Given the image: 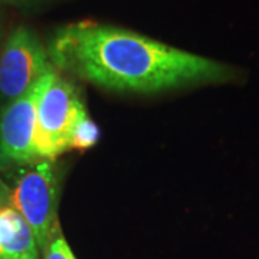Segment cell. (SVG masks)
Instances as JSON below:
<instances>
[{
    "mask_svg": "<svg viewBox=\"0 0 259 259\" xmlns=\"http://www.w3.org/2000/svg\"><path fill=\"white\" fill-rule=\"evenodd\" d=\"M47 49L59 72L112 91L160 93L238 82L242 75L233 65L93 20L58 28Z\"/></svg>",
    "mask_w": 259,
    "mask_h": 259,
    "instance_id": "6da1fadb",
    "label": "cell"
},
{
    "mask_svg": "<svg viewBox=\"0 0 259 259\" xmlns=\"http://www.w3.org/2000/svg\"><path fill=\"white\" fill-rule=\"evenodd\" d=\"M78 87L55 69L36 107L35 160H55L69 150L75 127L87 117Z\"/></svg>",
    "mask_w": 259,
    "mask_h": 259,
    "instance_id": "7a4b0ae2",
    "label": "cell"
},
{
    "mask_svg": "<svg viewBox=\"0 0 259 259\" xmlns=\"http://www.w3.org/2000/svg\"><path fill=\"white\" fill-rule=\"evenodd\" d=\"M61 176L54 160H39L20 171L10 189V206L20 213L33 232L39 252L61 229L58 202Z\"/></svg>",
    "mask_w": 259,
    "mask_h": 259,
    "instance_id": "3957f363",
    "label": "cell"
},
{
    "mask_svg": "<svg viewBox=\"0 0 259 259\" xmlns=\"http://www.w3.org/2000/svg\"><path fill=\"white\" fill-rule=\"evenodd\" d=\"M55 66L47 47L28 26L15 28L0 51V95L13 101Z\"/></svg>",
    "mask_w": 259,
    "mask_h": 259,
    "instance_id": "277c9868",
    "label": "cell"
},
{
    "mask_svg": "<svg viewBox=\"0 0 259 259\" xmlns=\"http://www.w3.org/2000/svg\"><path fill=\"white\" fill-rule=\"evenodd\" d=\"M55 69L42 76L28 93L10 101L0 114V158L5 161L23 164L36 161L33 156V133L37 101Z\"/></svg>",
    "mask_w": 259,
    "mask_h": 259,
    "instance_id": "5b68a950",
    "label": "cell"
},
{
    "mask_svg": "<svg viewBox=\"0 0 259 259\" xmlns=\"http://www.w3.org/2000/svg\"><path fill=\"white\" fill-rule=\"evenodd\" d=\"M0 259H40L33 232L10 204H0Z\"/></svg>",
    "mask_w": 259,
    "mask_h": 259,
    "instance_id": "8992f818",
    "label": "cell"
},
{
    "mask_svg": "<svg viewBox=\"0 0 259 259\" xmlns=\"http://www.w3.org/2000/svg\"><path fill=\"white\" fill-rule=\"evenodd\" d=\"M98 139H100V130L97 127V124L87 115L76 124L72 137H71L69 150H79V151L87 150V148L93 147Z\"/></svg>",
    "mask_w": 259,
    "mask_h": 259,
    "instance_id": "52a82bcc",
    "label": "cell"
},
{
    "mask_svg": "<svg viewBox=\"0 0 259 259\" xmlns=\"http://www.w3.org/2000/svg\"><path fill=\"white\" fill-rule=\"evenodd\" d=\"M42 259H76L61 229L51 238L45 249L42 250Z\"/></svg>",
    "mask_w": 259,
    "mask_h": 259,
    "instance_id": "ba28073f",
    "label": "cell"
},
{
    "mask_svg": "<svg viewBox=\"0 0 259 259\" xmlns=\"http://www.w3.org/2000/svg\"><path fill=\"white\" fill-rule=\"evenodd\" d=\"M0 204H10V189L0 179Z\"/></svg>",
    "mask_w": 259,
    "mask_h": 259,
    "instance_id": "9c48e42d",
    "label": "cell"
},
{
    "mask_svg": "<svg viewBox=\"0 0 259 259\" xmlns=\"http://www.w3.org/2000/svg\"><path fill=\"white\" fill-rule=\"evenodd\" d=\"M35 0H0V5H10V6H29Z\"/></svg>",
    "mask_w": 259,
    "mask_h": 259,
    "instance_id": "30bf717a",
    "label": "cell"
}]
</instances>
